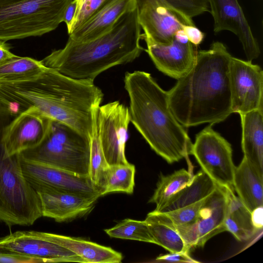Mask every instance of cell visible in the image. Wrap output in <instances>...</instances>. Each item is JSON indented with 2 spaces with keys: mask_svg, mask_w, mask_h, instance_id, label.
Wrapping results in <instances>:
<instances>
[{
  "mask_svg": "<svg viewBox=\"0 0 263 263\" xmlns=\"http://www.w3.org/2000/svg\"><path fill=\"white\" fill-rule=\"evenodd\" d=\"M103 98L93 81L73 79L46 66L35 74L0 82V108L12 118L34 107L89 137L93 109Z\"/></svg>",
  "mask_w": 263,
  "mask_h": 263,
  "instance_id": "obj_1",
  "label": "cell"
},
{
  "mask_svg": "<svg viewBox=\"0 0 263 263\" xmlns=\"http://www.w3.org/2000/svg\"><path fill=\"white\" fill-rule=\"evenodd\" d=\"M232 56L221 42L197 51L191 69L168 92L171 110L184 127L213 124L231 114L229 81Z\"/></svg>",
  "mask_w": 263,
  "mask_h": 263,
  "instance_id": "obj_2",
  "label": "cell"
},
{
  "mask_svg": "<svg viewBox=\"0 0 263 263\" xmlns=\"http://www.w3.org/2000/svg\"><path fill=\"white\" fill-rule=\"evenodd\" d=\"M124 82L130 122L152 149L170 164L188 159L193 143L171 110L167 91L143 71L126 72Z\"/></svg>",
  "mask_w": 263,
  "mask_h": 263,
  "instance_id": "obj_3",
  "label": "cell"
},
{
  "mask_svg": "<svg viewBox=\"0 0 263 263\" xmlns=\"http://www.w3.org/2000/svg\"><path fill=\"white\" fill-rule=\"evenodd\" d=\"M137 7L123 14L105 33L85 42L70 40L42 61L46 67L70 78L93 81L104 71L130 63L144 49Z\"/></svg>",
  "mask_w": 263,
  "mask_h": 263,
  "instance_id": "obj_4",
  "label": "cell"
},
{
  "mask_svg": "<svg viewBox=\"0 0 263 263\" xmlns=\"http://www.w3.org/2000/svg\"><path fill=\"white\" fill-rule=\"evenodd\" d=\"M12 117L0 108V221L8 226H29L42 216L39 196L25 177L20 154L9 155L3 138Z\"/></svg>",
  "mask_w": 263,
  "mask_h": 263,
  "instance_id": "obj_5",
  "label": "cell"
},
{
  "mask_svg": "<svg viewBox=\"0 0 263 263\" xmlns=\"http://www.w3.org/2000/svg\"><path fill=\"white\" fill-rule=\"evenodd\" d=\"M73 0H0V40L40 36L63 22Z\"/></svg>",
  "mask_w": 263,
  "mask_h": 263,
  "instance_id": "obj_6",
  "label": "cell"
},
{
  "mask_svg": "<svg viewBox=\"0 0 263 263\" xmlns=\"http://www.w3.org/2000/svg\"><path fill=\"white\" fill-rule=\"evenodd\" d=\"M20 155L25 159L78 175L89 176V137L57 121L51 120L47 133L39 144Z\"/></svg>",
  "mask_w": 263,
  "mask_h": 263,
  "instance_id": "obj_7",
  "label": "cell"
},
{
  "mask_svg": "<svg viewBox=\"0 0 263 263\" xmlns=\"http://www.w3.org/2000/svg\"><path fill=\"white\" fill-rule=\"evenodd\" d=\"M210 124L196 136L192 153L201 170L219 186L233 188L236 166L231 144Z\"/></svg>",
  "mask_w": 263,
  "mask_h": 263,
  "instance_id": "obj_8",
  "label": "cell"
},
{
  "mask_svg": "<svg viewBox=\"0 0 263 263\" xmlns=\"http://www.w3.org/2000/svg\"><path fill=\"white\" fill-rule=\"evenodd\" d=\"M97 122L100 143L108 165L128 163L125 149L130 122L129 108L118 101L100 106Z\"/></svg>",
  "mask_w": 263,
  "mask_h": 263,
  "instance_id": "obj_9",
  "label": "cell"
},
{
  "mask_svg": "<svg viewBox=\"0 0 263 263\" xmlns=\"http://www.w3.org/2000/svg\"><path fill=\"white\" fill-rule=\"evenodd\" d=\"M227 206L225 189L217 185L206 198L194 221L182 226H169L178 232L189 251L194 248L203 247L212 237L226 231L224 221Z\"/></svg>",
  "mask_w": 263,
  "mask_h": 263,
  "instance_id": "obj_10",
  "label": "cell"
},
{
  "mask_svg": "<svg viewBox=\"0 0 263 263\" xmlns=\"http://www.w3.org/2000/svg\"><path fill=\"white\" fill-rule=\"evenodd\" d=\"M229 81L232 113L263 110V71L259 65L232 57Z\"/></svg>",
  "mask_w": 263,
  "mask_h": 263,
  "instance_id": "obj_11",
  "label": "cell"
},
{
  "mask_svg": "<svg viewBox=\"0 0 263 263\" xmlns=\"http://www.w3.org/2000/svg\"><path fill=\"white\" fill-rule=\"evenodd\" d=\"M138 20L144 33L155 42L169 44L175 33L185 25H195L191 18L164 0H136Z\"/></svg>",
  "mask_w": 263,
  "mask_h": 263,
  "instance_id": "obj_12",
  "label": "cell"
},
{
  "mask_svg": "<svg viewBox=\"0 0 263 263\" xmlns=\"http://www.w3.org/2000/svg\"><path fill=\"white\" fill-rule=\"evenodd\" d=\"M0 250L43 258L47 262L84 261L73 252L53 242L49 233L17 231L0 238Z\"/></svg>",
  "mask_w": 263,
  "mask_h": 263,
  "instance_id": "obj_13",
  "label": "cell"
},
{
  "mask_svg": "<svg viewBox=\"0 0 263 263\" xmlns=\"http://www.w3.org/2000/svg\"><path fill=\"white\" fill-rule=\"evenodd\" d=\"M23 174L31 185H44L88 196H101L90 177L24 158L20 154Z\"/></svg>",
  "mask_w": 263,
  "mask_h": 263,
  "instance_id": "obj_14",
  "label": "cell"
},
{
  "mask_svg": "<svg viewBox=\"0 0 263 263\" xmlns=\"http://www.w3.org/2000/svg\"><path fill=\"white\" fill-rule=\"evenodd\" d=\"M51 120L34 107L13 118L4 132L3 141L7 153L19 154L37 146L44 138Z\"/></svg>",
  "mask_w": 263,
  "mask_h": 263,
  "instance_id": "obj_15",
  "label": "cell"
},
{
  "mask_svg": "<svg viewBox=\"0 0 263 263\" xmlns=\"http://www.w3.org/2000/svg\"><path fill=\"white\" fill-rule=\"evenodd\" d=\"M215 34L223 30L234 33L241 42L247 61L257 59L260 48L237 0H208Z\"/></svg>",
  "mask_w": 263,
  "mask_h": 263,
  "instance_id": "obj_16",
  "label": "cell"
},
{
  "mask_svg": "<svg viewBox=\"0 0 263 263\" xmlns=\"http://www.w3.org/2000/svg\"><path fill=\"white\" fill-rule=\"evenodd\" d=\"M41 204L42 216L59 222L69 221L89 213L99 198L62 191L44 185H32Z\"/></svg>",
  "mask_w": 263,
  "mask_h": 263,
  "instance_id": "obj_17",
  "label": "cell"
},
{
  "mask_svg": "<svg viewBox=\"0 0 263 263\" xmlns=\"http://www.w3.org/2000/svg\"><path fill=\"white\" fill-rule=\"evenodd\" d=\"M141 39L147 45L145 51L156 68L165 75L178 80L193 67L197 51L190 41L181 42L174 37L169 44L155 42L145 34H141Z\"/></svg>",
  "mask_w": 263,
  "mask_h": 263,
  "instance_id": "obj_18",
  "label": "cell"
},
{
  "mask_svg": "<svg viewBox=\"0 0 263 263\" xmlns=\"http://www.w3.org/2000/svg\"><path fill=\"white\" fill-rule=\"evenodd\" d=\"M136 7V0H111L69 34L68 39L77 42L94 39L108 31L123 14Z\"/></svg>",
  "mask_w": 263,
  "mask_h": 263,
  "instance_id": "obj_19",
  "label": "cell"
},
{
  "mask_svg": "<svg viewBox=\"0 0 263 263\" xmlns=\"http://www.w3.org/2000/svg\"><path fill=\"white\" fill-rule=\"evenodd\" d=\"M245 158L263 176V110L240 114Z\"/></svg>",
  "mask_w": 263,
  "mask_h": 263,
  "instance_id": "obj_20",
  "label": "cell"
},
{
  "mask_svg": "<svg viewBox=\"0 0 263 263\" xmlns=\"http://www.w3.org/2000/svg\"><path fill=\"white\" fill-rule=\"evenodd\" d=\"M233 186L250 212L263 205V176L243 157L235 167Z\"/></svg>",
  "mask_w": 263,
  "mask_h": 263,
  "instance_id": "obj_21",
  "label": "cell"
},
{
  "mask_svg": "<svg viewBox=\"0 0 263 263\" xmlns=\"http://www.w3.org/2000/svg\"><path fill=\"white\" fill-rule=\"evenodd\" d=\"M51 239L80 257L85 262L119 263L123 256L112 248L80 238L49 233Z\"/></svg>",
  "mask_w": 263,
  "mask_h": 263,
  "instance_id": "obj_22",
  "label": "cell"
},
{
  "mask_svg": "<svg viewBox=\"0 0 263 263\" xmlns=\"http://www.w3.org/2000/svg\"><path fill=\"white\" fill-rule=\"evenodd\" d=\"M217 187V185L201 170L193 176L189 184L154 211L165 213L191 205L208 197Z\"/></svg>",
  "mask_w": 263,
  "mask_h": 263,
  "instance_id": "obj_23",
  "label": "cell"
},
{
  "mask_svg": "<svg viewBox=\"0 0 263 263\" xmlns=\"http://www.w3.org/2000/svg\"><path fill=\"white\" fill-rule=\"evenodd\" d=\"M135 167L129 163L109 165L101 189V196L115 192L132 194L135 186Z\"/></svg>",
  "mask_w": 263,
  "mask_h": 263,
  "instance_id": "obj_24",
  "label": "cell"
},
{
  "mask_svg": "<svg viewBox=\"0 0 263 263\" xmlns=\"http://www.w3.org/2000/svg\"><path fill=\"white\" fill-rule=\"evenodd\" d=\"M100 106H96L92 110V126L91 133L89 136V176L93 184L99 189L101 193L104 175L109 165L105 159L98 133L97 111Z\"/></svg>",
  "mask_w": 263,
  "mask_h": 263,
  "instance_id": "obj_25",
  "label": "cell"
},
{
  "mask_svg": "<svg viewBox=\"0 0 263 263\" xmlns=\"http://www.w3.org/2000/svg\"><path fill=\"white\" fill-rule=\"evenodd\" d=\"M193 176L192 172L184 168L168 175L162 176L149 202L155 203L156 205L155 209H158L172 195L189 184Z\"/></svg>",
  "mask_w": 263,
  "mask_h": 263,
  "instance_id": "obj_26",
  "label": "cell"
},
{
  "mask_svg": "<svg viewBox=\"0 0 263 263\" xmlns=\"http://www.w3.org/2000/svg\"><path fill=\"white\" fill-rule=\"evenodd\" d=\"M45 67L42 61L15 55L0 62V82L9 81L35 74Z\"/></svg>",
  "mask_w": 263,
  "mask_h": 263,
  "instance_id": "obj_27",
  "label": "cell"
},
{
  "mask_svg": "<svg viewBox=\"0 0 263 263\" xmlns=\"http://www.w3.org/2000/svg\"><path fill=\"white\" fill-rule=\"evenodd\" d=\"M150 232L158 245L170 253L187 252L189 250L178 232L164 223L145 218Z\"/></svg>",
  "mask_w": 263,
  "mask_h": 263,
  "instance_id": "obj_28",
  "label": "cell"
},
{
  "mask_svg": "<svg viewBox=\"0 0 263 263\" xmlns=\"http://www.w3.org/2000/svg\"><path fill=\"white\" fill-rule=\"evenodd\" d=\"M104 231L111 237L156 244L147 223L145 220L125 219L114 227Z\"/></svg>",
  "mask_w": 263,
  "mask_h": 263,
  "instance_id": "obj_29",
  "label": "cell"
},
{
  "mask_svg": "<svg viewBox=\"0 0 263 263\" xmlns=\"http://www.w3.org/2000/svg\"><path fill=\"white\" fill-rule=\"evenodd\" d=\"M206 197L191 205L170 212L159 213L153 211L146 218L168 226H178L192 223L197 218Z\"/></svg>",
  "mask_w": 263,
  "mask_h": 263,
  "instance_id": "obj_30",
  "label": "cell"
},
{
  "mask_svg": "<svg viewBox=\"0 0 263 263\" xmlns=\"http://www.w3.org/2000/svg\"><path fill=\"white\" fill-rule=\"evenodd\" d=\"M227 206L226 215L230 216L239 226L254 235L259 231L253 226L251 212L234 193L233 188H224Z\"/></svg>",
  "mask_w": 263,
  "mask_h": 263,
  "instance_id": "obj_31",
  "label": "cell"
},
{
  "mask_svg": "<svg viewBox=\"0 0 263 263\" xmlns=\"http://www.w3.org/2000/svg\"><path fill=\"white\" fill-rule=\"evenodd\" d=\"M111 0H76V10L68 34L82 25Z\"/></svg>",
  "mask_w": 263,
  "mask_h": 263,
  "instance_id": "obj_32",
  "label": "cell"
},
{
  "mask_svg": "<svg viewBox=\"0 0 263 263\" xmlns=\"http://www.w3.org/2000/svg\"><path fill=\"white\" fill-rule=\"evenodd\" d=\"M164 1L172 8L191 18L210 11L208 0Z\"/></svg>",
  "mask_w": 263,
  "mask_h": 263,
  "instance_id": "obj_33",
  "label": "cell"
},
{
  "mask_svg": "<svg viewBox=\"0 0 263 263\" xmlns=\"http://www.w3.org/2000/svg\"><path fill=\"white\" fill-rule=\"evenodd\" d=\"M0 262L4 263H41L47 262L43 258L0 250Z\"/></svg>",
  "mask_w": 263,
  "mask_h": 263,
  "instance_id": "obj_34",
  "label": "cell"
},
{
  "mask_svg": "<svg viewBox=\"0 0 263 263\" xmlns=\"http://www.w3.org/2000/svg\"><path fill=\"white\" fill-rule=\"evenodd\" d=\"M226 231L230 232L239 241H246L254 235L239 226L230 216L226 215L224 221Z\"/></svg>",
  "mask_w": 263,
  "mask_h": 263,
  "instance_id": "obj_35",
  "label": "cell"
},
{
  "mask_svg": "<svg viewBox=\"0 0 263 263\" xmlns=\"http://www.w3.org/2000/svg\"><path fill=\"white\" fill-rule=\"evenodd\" d=\"M156 260L171 262H198L194 260L187 252L171 253L162 255H159Z\"/></svg>",
  "mask_w": 263,
  "mask_h": 263,
  "instance_id": "obj_36",
  "label": "cell"
},
{
  "mask_svg": "<svg viewBox=\"0 0 263 263\" xmlns=\"http://www.w3.org/2000/svg\"><path fill=\"white\" fill-rule=\"evenodd\" d=\"M188 40L194 45L197 46L203 41L204 34L195 25H184L182 28Z\"/></svg>",
  "mask_w": 263,
  "mask_h": 263,
  "instance_id": "obj_37",
  "label": "cell"
},
{
  "mask_svg": "<svg viewBox=\"0 0 263 263\" xmlns=\"http://www.w3.org/2000/svg\"><path fill=\"white\" fill-rule=\"evenodd\" d=\"M77 3L76 0H73L66 8L63 19L67 26L68 33L69 32L72 22L76 10Z\"/></svg>",
  "mask_w": 263,
  "mask_h": 263,
  "instance_id": "obj_38",
  "label": "cell"
},
{
  "mask_svg": "<svg viewBox=\"0 0 263 263\" xmlns=\"http://www.w3.org/2000/svg\"><path fill=\"white\" fill-rule=\"evenodd\" d=\"M251 218L254 227L258 231L262 229V206L255 209L251 212Z\"/></svg>",
  "mask_w": 263,
  "mask_h": 263,
  "instance_id": "obj_39",
  "label": "cell"
},
{
  "mask_svg": "<svg viewBox=\"0 0 263 263\" xmlns=\"http://www.w3.org/2000/svg\"><path fill=\"white\" fill-rule=\"evenodd\" d=\"M11 45L6 41L0 40V62L15 55L10 51Z\"/></svg>",
  "mask_w": 263,
  "mask_h": 263,
  "instance_id": "obj_40",
  "label": "cell"
}]
</instances>
